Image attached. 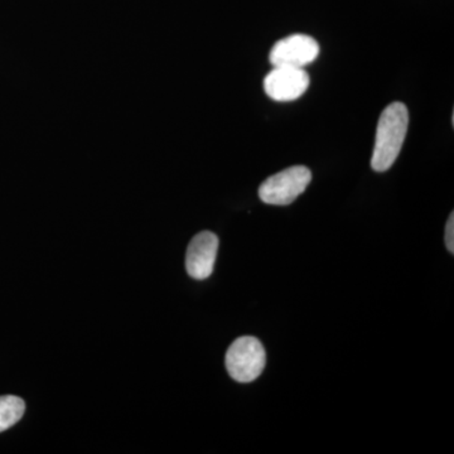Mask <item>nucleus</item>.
Returning a JSON list of instances; mask_svg holds the SVG:
<instances>
[{
	"mask_svg": "<svg viewBox=\"0 0 454 454\" xmlns=\"http://www.w3.org/2000/svg\"><path fill=\"white\" fill-rule=\"evenodd\" d=\"M409 128V112L405 104H390L385 107L376 129L372 167L376 172H385L395 163L402 152Z\"/></svg>",
	"mask_w": 454,
	"mask_h": 454,
	"instance_id": "f257e3e1",
	"label": "nucleus"
},
{
	"mask_svg": "<svg viewBox=\"0 0 454 454\" xmlns=\"http://www.w3.org/2000/svg\"><path fill=\"white\" fill-rule=\"evenodd\" d=\"M267 364L264 346L253 336L235 340L226 352L227 372L238 382H252L262 375Z\"/></svg>",
	"mask_w": 454,
	"mask_h": 454,
	"instance_id": "f03ea898",
	"label": "nucleus"
},
{
	"mask_svg": "<svg viewBox=\"0 0 454 454\" xmlns=\"http://www.w3.org/2000/svg\"><path fill=\"white\" fill-rule=\"evenodd\" d=\"M310 181L312 173L307 167H289L262 182L259 188L260 200L268 205H291L307 190Z\"/></svg>",
	"mask_w": 454,
	"mask_h": 454,
	"instance_id": "7ed1b4c3",
	"label": "nucleus"
},
{
	"mask_svg": "<svg viewBox=\"0 0 454 454\" xmlns=\"http://www.w3.org/2000/svg\"><path fill=\"white\" fill-rule=\"evenodd\" d=\"M309 82L304 68L277 66L265 77L264 90L269 98L286 103L300 98L309 90Z\"/></svg>",
	"mask_w": 454,
	"mask_h": 454,
	"instance_id": "20e7f679",
	"label": "nucleus"
},
{
	"mask_svg": "<svg viewBox=\"0 0 454 454\" xmlns=\"http://www.w3.org/2000/svg\"><path fill=\"white\" fill-rule=\"evenodd\" d=\"M319 55V44L307 35H293L274 44L269 61L277 66L304 68L312 64Z\"/></svg>",
	"mask_w": 454,
	"mask_h": 454,
	"instance_id": "39448f33",
	"label": "nucleus"
},
{
	"mask_svg": "<svg viewBox=\"0 0 454 454\" xmlns=\"http://www.w3.org/2000/svg\"><path fill=\"white\" fill-rule=\"evenodd\" d=\"M219 250V238L211 231L197 234L188 245L186 270L195 279H207L214 271Z\"/></svg>",
	"mask_w": 454,
	"mask_h": 454,
	"instance_id": "423d86ee",
	"label": "nucleus"
},
{
	"mask_svg": "<svg viewBox=\"0 0 454 454\" xmlns=\"http://www.w3.org/2000/svg\"><path fill=\"white\" fill-rule=\"evenodd\" d=\"M25 411L26 404L20 397L0 396V433L20 422Z\"/></svg>",
	"mask_w": 454,
	"mask_h": 454,
	"instance_id": "0eeeda50",
	"label": "nucleus"
},
{
	"mask_svg": "<svg viewBox=\"0 0 454 454\" xmlns=\"http://www.w3.org/2000/svg\"><path fill=\"white\" fill-rule=\"evenodd\" d=\"M446 245L448 252L454 253V214H450L446 226Z\"/></svg>",
	"mask_w": 454,
	"mask_h": 454,
	"instance_id": "6e6552de",
	"label": "nucleus"
}]
</instances>
